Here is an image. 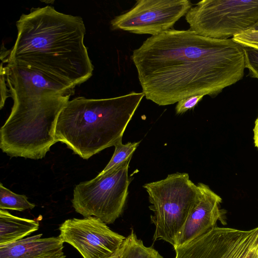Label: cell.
I'll list each match as a JSON object with an SVG mask.
<instances>
[{"label": "cell", "instance_id": "13", "mask_svg": "<svg viewBox=\"0 0 258 258\" xmlns=\"http://www.w3.org/2000/svg\"><path fill=\"white\" fill-rule=\"evenodd\" d=\"M42 234L0 245V258H66L59 236L42 238Z\"/></svg>", "mask_w": 258, "mask_h": 258}, {"label": "cell", "instance_id": "6", "mask_svg": "<svg viewBox=\"0 0 258 258\" xmlns=\"http://www.w3.org/2000/svg\"><path fill=\"white\" fill-rule=\"evenodd\" d=\"M131 159L76 185L72 200L75 211L84 217L93 216L106 224L113 223L122 213L128 195Z\"/></svg>", "mask_w": 258, "mask_h": 258}, {"label": "cell", "instance_id": "17", "mask_svg": "<svg viewBox=\"0 0 258 258\" xmlns=\"http://www.w3.org/2000/svg\"><path fill=\"white\" fill-rule=\"evenodd\" d=\"M140 143V142H128L125 144H123L122 141L119 142L114 146L115 150L112 157L101 172H106L131 159L134 152Z\"/></svg>", "mask_w": 258, "mask_h": 258}, {"label": "cell", "instance_id": "9", "mask_svg": "<svg viewBox=\"0 0 258 258\" xmlns=\"http://www.w3.org/2000/svg\"><path fill=\"white\" fill-rule=\"evenodd\" d=\"M258 243V227L248 230L215 227L193 241L174 248L175 258H244Z\"/></svg>", "mask_w": 258, "mask_h": 258}, {"label": "cell", "instance_id": "11", "mask_svg": "<svg viewBox=\"0 0 258 258\" xmlns=\"http://www.w3.org/2000/svg\"><path fill=\"white\" fill-rule=\"evenodd\" d=\"M5 73L13 100L44 96L71 95L74 89L67 87L28 67L7 63L1 68Z\"/></svg>", "mask_w": 258, "mask_h": 258}, {"label": "cell", "instance_id": "4", "mask_svg": "<svg viewBox=\"0 0 258 258\" xmlns=\"http://www.w3.org/2000/svg\"><path fill=\"white\" fill-rule=\"evenodd\" d=\"M71 95L13 100L10 114L0 130V148L11 157H44L57 142L59 113Z\"/></svg>", "mask_w": 258, "mask_h": 258}, {"label": "cell", "instance_id": "23", "mask_svg": "<svg viewBox=\"0 0 258 258\" xmlns=\"http://www.w3.org/2000/svg\"><path fill=\"white\" fill-rule=\"evenodd\" d=\"M244 258H258V243L250 250Z\"/></svg>", "mask_w": 258, "mask_h": 258}, {"label": "cell", "instance_id": "25", "mask_svg": "<svg viewBox=\"0 0 258 258\" xmlns=\"http://www.w3.org/2000/svg\"><path fill=\"white\" fill-rule=\"evenodd\" d=\"M253 30L258 31V23L254 27Z\"/></svg>", "mask_w": 258, "mask_h": 258}, {"label": "cell", "instance_id": "24", "mask_svg": "<svg viewBox=\"0 0 258 258\" xmlns=\"http://www.w3.org/2000/svg\"><path fill=\"white\" fill-rule=\"evenodd\" d=\"M122 248L123 244L120 246V247L109 258H120L122 251Z\"/></svg>", "mask_w": 258, "mask_h": 258}, {"label": "cell", "instance_id": "8", "mask_svg": "<svg viewBox=\"0 0 258 258\" xmlns=\"http://www.w3.org/2000/svg\"><path fill=\"white\" fill-rule=\"evenodd\" d=\"M191 7L188 0H139L113 19L111 26L114 30L155 36L172 28Z\"/></svg>", "mask_w": 258, "mask_h": 258}, {"label": "cell", "instance_id": "2", "mask_svg": "<svg viewBox=\"0 0 258 258\" xmlns=\"http://www.w3.org/2000/svg\"><path fill=\"white\" fill-rule=\"evenodd\" d=\"M16 27L15 42L2 62L28 67L73 89L92 76L80 17L46 6L22 14Z\"/></svg>", "mask_w": 258, "mask_h": 258}, {"label": "cell", "instance_id": "22", "mask_svg": "<svg viewBox=\"0 0 258 258\" xmlns=\"http://www.w3.org/2000/svg\"><path fill=\"white\" fill-rule=\"evenodd\" d=\"M253 132L254 144L255 147L258 149V116L255 121Z\"/></svg>", "mask_w": 258, "mask_h": 258}, {"label": "cell", "instance_id": "15", "mask_svg": "<svg viewBox=\"0 0 258 258\" xmlns=\"http://www.w3.org/2000/svg\"><path fill=\"white\" fill-rule=\"evenodd\" d=\"M120 258H163L159 253L152 246H145L143 241L138 239L133 230L125 237Z\"/></svg>", "mask_w": 258, "mask_h": 258}, {"label": "cell", "instance_id": "21", "mask_svg": "<svg viewBox=\"0 0 258 258\" xmlns=\"http://www.w3.org/2000/svg\"><path fill=\"white\" fill-rule=\"evenodd\" d=\"M1 108L4 106L6 99L10 96L9 91L7 85L5 75L4 71L1 69Z\"/></svg>", "mask_w": 258, "mask_h": 258}, {"label": "cell", "instance_id": "1", "mask_svg": "<svg viewBox=\"0 0 258 258\" xmlns=\"http://www.w3.org/2000/svg\"><path fill=\"white\" fill-rule=\"evenodd\" d=\"M131 58L146 99L160 106L195 95L215 97L241 80L243 48L190 30L169 29L147 38Z\"/></svg>", "mask_w": 258, "mask_h": 258}, {"label": "cell", "instance_id": "20", "mask_svg": "<svg viewBox=\"0 0 258 258\" xmlns=\"http://www.w3.org/2000/svg\"><path fill=\"white\" fill-rule=\"evenodd\" d=\"M204 95H199L190 96L183 99L177 103L175 107V111L177 114L185 112L188 110L194 108L202 100Z\"/></svg>", "mask_w": 258, "mask_h": 258}, {"label": "cell", "instance_id": "12", "mask_svg": "<svg viewBox=\"0 0 258 258\" xmlns=\"http://www.w3.org/2000/svg\"><path fill=\"white\" fill-rule=\"evenodd\" d=\"M200 193L175 241L174 248L184 245L214 228L218 220L224 222L220 209L222 198L208 185L198 184Z\"/></svg>", "mask_w": 258, "mask_h": 258}, {"label": "cell", "instance_id": "16", "mask_svg": "<svg viewBox=\"0 0 258 258\" xmlns=\"http://www.w3.org/2000/svg\"><path fill=\"white\" fill-rule=\"evenodd\" d=\"M34 204L29 202L25 195L15 194L0 183V209L23 211L33 209Z\"/></svg>", "mask_w": 258, "mask_h": 258}, {"label": "cell", "instance_id": "18", "mask_svg": "<svg viewBox=\"0 0 258 258\" xmlns=\"http://www.w3.org/2000/svg\"><path fill=\"white\" fill-rule=\"evenodd\" d=\"M245 67L248 70V76L258 79V49L243 47Z\"/></svg>", "mask_w": 258, "mask_h": 258}, {"label": "cell", "instance_id": "3", "mask_svg": "<svg viewBox=\"0 0 258 258\" xmlns=\"http://www.w3.org/2000/svg\"><path fill=\"white\" fill-rule=\"evenodd\" d=\"M145 96L131 92L105 99L78 97L59 114L55 139L84 159L122 141L128 123Z\"/></svg>", "mask_w": 258, "mask_h": 258}, {"label": "cell", "instance_id": "10", "mask_svg": "<svg viewBox=\"0 0 258 258\" xmlns=\"http://www.w3.org/2000/svg\"><path fill=\"white\" fill-rule=\"evenodd\" d=\"M59 230L63 241L74 247L84 258H109L125 238L93 216L67 219Z\"/></svg>", "mask_w": 258, "mask_h": 258}, {"label": "cell", "instance_id": "19", "mask_svg": "<svg viewBox=\"0 0 258 258\" xmlns=\"http://www.w3.org/2000/svg\"><path fill=\"white\" fill-rule=\"evenodd\" d=\"M232 39L242 47L258 49V31L248 30L234 36Z\"/></svg>", "mask_w": 258, "mask_h": 258}, {"label": "cell", "instance_id": "7", "mask_svg": "<svg viewBox=\"0 0 258 258\" xmlns=\"http://www.w3.org/2000/svg\"><path fill=\"white\" fill-rule=\"evenodd\" d=\"M189 30L211 38L227 39L253 30L258 23V0H203L185 15Z\"/></svg>", "mask_w": 258, "mask_h": 258}, {"label": "cell", "instance_id": "5", "mask_svg": "<svg viewBox=\"0 0 258 258\" xmlns=\"http://www.w3.org/2000/svg\"><path fill=\"white\" fill-rule=\"evenodd\" d=\"M153 212L151 220L155 229L154 240H163L174 246L175 238L200 193L186 173L170 174L162 180L146 183Z\"/></svg>", "mask_w": 258, "mask_h": 258}, {"label": "cell", "instance_id": "14", "mask_svg": "<svg viewBox=\"0 0 258 258\" xmlns=\"http://www.w3.org/2000/svg\"><path fill=\"white\" fill-rule=\"evenodd\" d=\"M38 221L12 215L4 210H0V245H4L23 239L37 231Z\"/></svg>", "mask_w": 258, "mask_h": 258}]
</instances>
